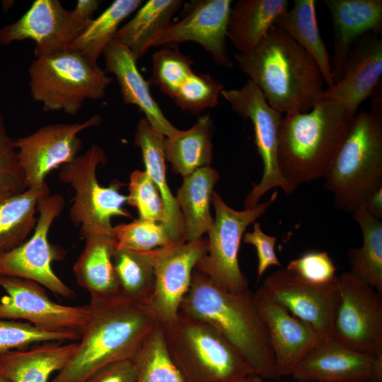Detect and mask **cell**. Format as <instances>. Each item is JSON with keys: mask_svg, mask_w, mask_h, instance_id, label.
Here are the masks:
<instances>
[{"mask_svg": "<svg viewBox=\"0 0 382 382\" xmlns=\"http://www.w3.org/2000/svg\"><path fill=\"white\" fill-rule=\"evenodd\" d=\"M88 306L90 316L76 350L50 382H87L106 366L132 359L158 324L149 304L120 295Z\"/></svg>", "mask_w": 382, "mask_h": 382, "instance_id": "obj_1", "label": "cell"}, {"mask_svg": "<svg viewBox=\"0 0 382 382\" xmlns=\"http://www.w3.org/2000/svg\"><path fill=\"white\" fill-rule=\"evenodd\" d=\"M253 293L228 292L193 270L178 313L199 319L216 330L263 379L278 380L267 328L253 302Z\"/></svg>", "mask_w": 382, "mask_h": 382, "instance_id": "obj_2", "label": "cell"}, {"mask_svg": "<svg viewBox=\"0 0 382 382\" xmlns=\"http://www.w3.org/2000/svg\"><path fill=\"white\" fill-rule=\"evenodd\" d=\"M234 58L278 112H306L318 102L323 80L317 64L277 26L253 48L236 53Z\"/></svg>", "mask_w": 382, "mask_h": 382, "instance_id": "obj_3", "label": "cell"}, {"mask_svg": "<svg viewBox=\"0 0 382 382\" xmlns=\"http://www.w3.org/2000/svg\"><path fill=\"white\" fill-rule=\"evenodd\" d=\"M354 115L337 101L322 100L308 112L286 113L283 117L277 159L286 193L323 178Z\"/></svg>", "mask_w": 382, "mask_h": 382, "instance_id": "obj_4", "label": "cell"}, {"mask_svg": "<svg viewBox=\"0 0 382 382\" xmlns=\"http://www.w3.org/2000/svg\"><path fill=\"white\" fill-rule=\"evenodd\" d=\"M323 178L335 207L351 214L382 187V119L357 112Z\"/></svg>", "mask_w": 382, "mask_h": 382, "instance_id": "obj_5", "label": "cell"}, {"mask_svg": "<svg viewBox=\"0 0 382 382\" xmlns=\"http://www.w3.org/2000/svg\"><path fill=\"white\" fill-rule=\"evenodd\" d=\"M161 325L185 382H236L253 374L229 342L204 321L178 313Z\"/></svg>", "mask_w": 382, "mask_h": 382, "instance_id": "obj_6", "label": "cell"}, {"mask_svg": "<svg viewBox=\"0 0 382 382\" xmlns=\"http://www.w3.org/2000/svg\"><path fill=\"white\" fill-rule=\"evenodd\" d=\"M29 87L34 100L45 111L75 115L85 100L105 97L112 79L97 64L66 50L37 57L28 68Z\"/></svg>", "mask_w": 382, "mask_h": 382, "instance_id": "obj_7", "label": "cell"}, {"mask_svg": "<svg viewBox=\"0 0 382 382\" xmlns=\"http://www.w3.org/2000/svg\"><path fill=\"white\" fill-rule=\"evenodd\" d=\"M106 162L105 151L96 144H92L83 154L63 165L58 175L60 181L70 185L74 191L69 217L80 228L83 238L92 236L115 238L111 219L132 218L124 207L127 196L120 192L125 184L114 180L104 187L98 181L97 167Z\"/></svg>", "mask_w": 382, "mask_h": 382, "instance_id": "obj_8", "label": "cell"}, {"mask_svg": "<svg viewBox=\"0 0 382 382\" xmlns=\"http://www.w3.org/2000/svg\"><path fill=\"white\" fill-rule=\"evenodd\" d=\"M278 197L274 191L270 198L250 209L236 211L228 207L216 192L212 202L215 219L209 231L207 250L195 265V270L209 277L222 289L232 294L250 290L248 279L242 272L238 253L247 227L262 216Z\"/></svg>", "mask_w": 382, "mask_h": 382, "instance_id": "obj_9", "label": "cell"}, {"mask_svg": "<svg viewBox=\"0 0 382 382\" xmlns=\"http://www.w3.org/2000/svg\"><path fill=\"white\" fill-rule=\"evenodd\" d=\"M64 205V198L60 194L39 197L38 217L31 237L0 257V275L33 281L63 298L71 299L75 296L74 291L52 268V262L63 258L65 251L48 239L50 228Z\"/></svg>", "mask_w": 382, "mask_h": 382, "instance_id": "obj_10", "label": "cell"}, {"mask_svg": "<svg viewBox=\"0 0 382 382\" xmlns=\"http://www.w3.org/2000/svg\"><path fill=\"white\" fill-rule=\"evenodd\" d=\"M333 338L373 356L382 354V300L349 272L337 277Z\"/></svg>", "mask_w": 382, "mask_h": 382, "instance_id": "obj_11", "label": "cell"}, {"mask_svg": "<svg viewBox=\"0 0 382 382\" xmlns=\"http://www.w3.org/2000/svg\"><path fill=\"white\" fill-rule=\"evenodd\" d=\"M221 96L234 112L251 121L257 152L263 163L260 183L253 185L244 200L245 209H250L257 205L260 198L271 189L280 187L284 192L286 190L277 159L278 134L282 113L268 104L262 91L249 79L241 88H224Z\"/></svg>", "mask_w": 382, "mask_h": 382, "instance_id": "obj_12", "label": "cell"}, {"mask_svg": "<svg viewBox=\"0 0 382 382\" xmlns=\"http://www.w3.org/2000/svg\"><path fill=\"white\" fill-rule=\"evenodd\" d=\"M0 318L20 320L42 329L81 333L90 316L88 306L53 301L43 286L33 281L0 275Z\"/></svg>", "mask_w": 382, "mask_h": 382, "instance_id": "obj_13", "label": "cell"}, {"mask_svg": "<svg viewBox=\"0 0 382 382\" xmlns=\"http://www.w3.org/2000/svg\"><path fill=\"white\" fill-rule=\"evenodd\" d=\"M100 121V116L96 115L82 123L48 125L14 140L28 187L36 190L47 187L46 176L78 156L82 148L79 133L98 125Z\"/></svg>", "mask_w": 382, "mask_h": 382, "instance_id": "obj_14", "label": "cell"}, {"mask_svg": "<svg viewBox=\"0 0 382 382\" xmlns=\"http://www.w3.org/2000/svg\"><path fill=\"white\" fill-rule=\"evenodd\" d=\"M91 20L57 0H35L19 19L0 29V45L30 39L35 58L55 54L66 51Z\"/></svg>", "mask_w": 382, "mask_h": 382, "instance_id": "obj_15", "label": "cell"}, {"mask_svg": "<svg viewBox=\"0 0 382 382\" xmlns=\"http://www.w3.org/2000/svg\"><path fill=\"white\" fill-rule=\"evenodd\" d=\"M207 250V239L201 238L173 242L146 252L154 274L149 306L160 325L168 323L178 316L195 265Z\"/></svg>", "mask_w": 382, "mask_h": 382, "instance_id": "obj_16", "label": "cell"}, {"mask_svg": "<svg viewBox=\"0 0 382 382\" xmlns=\"http://www.w3.org/2000/svg\"><path fill=\"white\" fill-rule=\"evenodd\" d=\"M231 0H195L185 4L181 20L170 23L152 40L150 47H178L193 42L209 52L219 65L232 68L226 45Z\"/></svg>", "mask_w": 382, "mask_h": 382, "instance_id": "obj_17", "label": "cell"}, {"mask_svg": "<svg viewBox=\"0 0 382 382\" xmlns=\"http://www.w3.org/2000/svg\"><path fill=\"white\" fill-rule=\"evenodd\" d=\"M337 279L328 284L306 282L286 267L269 275L262 286L291 315L311 325L323 339L333 337Z\"/></svg>", "mask_w": 382, "mask_h": 382, "instance_id": "obj_18", "label": "cell"}, {"mask_svg": "<svg viewBox=\"0 0 382 382\" xmlns=\"http://www.w3.org/2000/svg\"><path fill=\"white\" fill-rule=\"evenodd\" d=\"M253 296L270 337L277 376L291 375L303 357L324 339L311 325L275 302L262 286Z\"/></svg>", "mask_w": 382, "mask_h": 382, "instance_id": "obj_19", "label": "cell"}, {"mask_svg": "<svg viewBox=\"0 0 382 382\" xmlns=\"http://www.w3.org/2000/svg\"><path fill=\"white\" fill-rule=\"evenodd\" d=\"M381 76L382 40L373 35H366L352 47L340 79L323 89L319 100L337 101L356 115L361 103L381 83Z\"/></svg>", "mask_w": 382, "mask_h": 382, "instance_id": "obj_20", "label": "cell"}, {"mask_svg": "<svg viewBox=\"0 0 382 382\" xmlns=\"http://www.w3.org/2000/svg\"><path fill=\"white\" fill-rule=\"evenodd\" d=\"M374 356L349 347L335 338L323 340L291 373L299 382H367Z\"/></svg>", "mask_w": 382, "mask_h": 382, "instance_id": "obj_21", "label": "cell"}, {"mask_svg": "<svg viewBox=\"0 0 382 382\" xmlns=\"http://www.w3.org/2000/svg\"><path fill=\"white\" fill-rule=\"evenodd\" d=\"M104 71L115 76L125 104L134 105L142 112L147 121L166 138L181 134L164 115L150 91V83L139 72L137 61L124 45L112 40L104 49Z\"/></svg>", "mask_w": 382, "mask_h": 382, "instance_id": "obj_22", "label": "cell"}, {"mask_svg": "<svg viewBox=\"0 0 382 382\" xmlns=\"http://www.w3.org/2000/svg\"><path fill=\"white\" fill-rule=\"evenodd\" d=\"M332 17L334 31L331 66L335 83L341 77L342 69L354 42L372 31L382 28L381 0H324Z\"/></svg>", "mask_w": 382, "mask_h": 382, "instance_id": "obj_23", "label": "cell"}, {"mask_svg": "<svg viewBox=\"0 0 382 382\" xmlns=\"http://www.w3.org/2000/svg\"><path fill=\"white\" fill-rule=\"evenodd\" d=\"M77 342L42 343L0 354V374L10 382H50L74 354Z\"/></svg>", "mask_w": 382, "mask_h": 382, "instance_id": "obj_24", "label": "cell"}, {"mask_svg": "<svg viewBox=\"0 0 382 382\" xmlns=\"http://www.w3.org/2000/svg\"><path fill=\"white\" fill-rule=\"evenodd\" d=\"M74 265L77 283L91 296V301H101L120 295L113 266L116 249L115 238L92 236Z\"/></svg>", "mask_w": 382, "mask_h": 382, "instance_id": "obj_25", "label": "cell"}, {"mask_svg": "<svg viewBox=\"0 0 382 382\" xmlns=\"http://www.w3.org/2000/svg\"><path fill=\"white\" fill-rule=\"evenodd\" d=\"M219 178L218 172L210 166L199 168L183 178L175 199L183 218L185 241L199 240L210 231L214 222L210 203Z\"/></svg>", "mask_w": 382, "mask_h": 382, "instance_id": "obj_26", "label": "cell"}, {"mask_svg": "<svg viewBox=\"0 0 382 382\" xmlns=\"http://www.w3.org/2000/svg\"><path fill=\"white\" fill-rule=\"evenodd\" d=\"M164 137L146 118L137 126L134 144L141 151L145 172L158 187L168 216L166 229L174 242L185 241L180 211L168 185L166 178Z\"/></svg>", "mask_w": 382, "mask_h": 382, "instance_id": "obj_27", "label": "cell"}, {"mask_svg": "<svg viewBox=\"0 0 382 382\" xmlns=\"http://www.w3.org/2000/svg\"><path fill=\"white\" fill-rule=\"evenodd\" d=\"M286 0H239L231 7L227 37L238 52L253 48L288 10Z\"/></svg>", "mask_w": 382, "mask_h": 382, "instance_id": "obj_28", "label": "cell"}, {"mask_svg": "<svg viewBox=\"0 0 382 382\" xmlns=\"http://www.w3.org/2000/svg\"><path fill=\"white\" fill-rule=\"evenodd\" d=\"M274 25L299 44L317 64L323 82L335 83L331 57L320 34L314 0H296L293 7L282 14Z\"/></svg>", "mask_w": 382, "mask_h": 382, "instance_id": "obj_29", "label": "cell"}, {"mask_svg": "<svg viewBox=\"0 0 382 382\" xmlns=\"http://www.w3.org/2000/svg\"><path fill=\"white\" fill-rule=\"evenodd\" d=\"M182 4L181 0L146 1L117 30L112 40L126 47L137 61L150 48L154 37L172 22Z\"/></svg>", "mask_w": 382, "mask_h": 382, "instance_id": "obj_30", "label": "cell"}, {"mask_svg": "<svg viewBox=\"0 0 382 382\" xmlns=\"http://www.w3.org/2000/svg\"><path fill=\"white\" fill-rule=\"evenodd\" d=\"M212 129V119L206 114L179 136L165 137V158L170 163L173 172L185 178L199 168L209 166L213 156Z\"/></svg>", "mask_w": 382, "mask_h": 382, "instance_id": "obj_31", "label": "cell"}, {"mask_svg": "<svg viewBox=\"0 0 382 382\" xmlns=\"http://www.w3.org/2000/svg\"><path fill=\"white\" fill-rule=\"evenodd\" d=\"M362 233V245L350 248L347 255L353 275L382 295V222L366 211L364 204L352 213Z\"/></svg>", "mask_w": 382, "mask_h": 382, "instance_id": "obj_32", "label": "cell"}, {"mask_svg": "<svg viewBox=\"0 0 382 382\" xmlns=\"http://www.w3.org/2000/svg\"><path fill=\"white\" fill-rule=\"evenodd\" d=\"M50 194V188L25 191L0 198V257L21 245L34 230L37 218V202Z\"/></svg>", "mask_w": 382, "mask_h": 382, "instance_id": "obj_33", "label": "cell"}, {"mask_svg": "<svg viewBox=\"0 0 382 382\" xmlns=\"http://www.w3.org/2000/svg\"><path fill=\"white\" fill-rule=\"evenodd\" d=\"M141 4V0L114 1L99 16L91 20L67 50L79 53L91 64H97L121 23Z\"/></svg>", "mask_w": 382, "mask_h": 382, "instance_id": "obj_34", "label": "cell"}, {"mask_svg": "<svg viewBox=\"0 0 382 382\" xmlns=\"http://www.w3.org/2000/svg\"><path fill=\"white\" fill-rule=\"evenodd\" d=\"M112 261L120 295L149 305L154 274L148 253L116 248Z\"/></svg>", "mask_w": 382, "mask_h": 382, "instance_id": "obj_35", "label": "cell"}, {"mask_svg": "<svg viewBox=\"0 0 382 382\" xmlns=\"http://www.w3.org/2000/svg\"><path fill=\"white\" fill-rule=\"evenodd\" d=\"M132 359L136 382H185L170 357L159 323L144 340Z\"/></svg>", "mask_w": 382, "mask_h": 382, "instance_id": "obj_36", "label": "cell"}, {"mask_svg": "<svg viewBox=\"0 0 382 382\" xmlns=\"http://www.w3.org/2000/svg\"><path fill=\"white\" fill-rule=\"evenodd\" d=\"M152 74L150 84L159 89L172 99L180 86L194 71L192 61L182 53L178 47L163 46L152 56Z\"/></svg>", "mask_w": 382, "mask_h": 382, "instance_id": "obj_37", "label": "cell"}, {"mask_svg": "<svg viewBox=\"0 0 382 382\" xmlns=\"http://www.w3.org/2000/svg\"><path fill=\"white\" fill-rule=\"evenodd\" d=\"M79 338L78 332L47 330L24 321L0 318V354L32 345L76 342Z\"/></svg>", "mask_w": 382, "mask_h": 382, "instance_id": "obj_38", "label": "cell"}, {"mask_svg": "<svg viewBox=\"0 0 382 382\" xmlns=\"http://www.w3.org/2000/svg\"><path fill=\"white\" fill-rule=\"evenodd\" d=\"M116 248L145 253L174 242L163 224L145 219L113 226Z\"/></svg>", "mask_w": 382, "mask_h": 382, "instance_id": "obj_39", "label": "cell"}, {"mask_svg": "<svg viewBox=\"0 0 382 382\" xmlns=\"http://www.w3.org/2000/svg\"><path fill=\"white\" fill-rule=\"evenodd\" d=\"M224 86L209 74L192 73L173 98L175 104L183 110L199 114L214 108Z\"/></svg>", "mask_w": 382, "mask_h": 382, "instance_id": "obj_40", "label": "cell"}, {"mask_svg": "<svg viewBox=\"0 0 382 382\" xmlns=\"http://www.w3.org/2000/svg\"><path fill=\"white\" fill-rule=\"evenodd\" d=\"M127 204L134 207L139 218L163 224L168 219L160 192L145 171L136 170L129 178Z\"/></svg>", "mask_w": 382, "mask_h": 382, "instance_id": "obj_41", "label": "cell"}, {"mask_svg": "<svg viewBox=\"0 0 382 382\" xmlns=\"http://www.w3.org/2000/svg\"><path fill=\"white\" fill-rule=\"evenodd\" d=\"M28 188L14 140L8 134L0 112V198L20 194Z\"/></svg>", "mask_w": 382, "mask_h": 382, "instance_id": "obj_42", "label": "cell"}, {"mask_svg": "<svg viewBox=\"0 0 382 382\" xmlns=\"http://www.w3.org/2000/svg\"><path fill=\"white\" fill-rule=\"evenodd\" d=\"M286 268L303 281L316 285L335 282L336 267L325 251H308L291 260Z\"/></svg>", "mask_w": 382, "mask_h": 382, "instance_id": "obj_43", "label": "cell"}, {"mask_svg": "<svg viewBox=\"0 0 382 382\" xmlns=\"http://www.w3.org/2000/svg\"><path fill=\"white\" fill-rule=\"evenodd\" d=\"M253 224L252 232H247L243 236V241L253 245L257 255V281L265 272L271 266L282 267L274 251L277 238L265 233L258 222Z\"/></svg>", "mask_w": 382, "mask_h": 382, "instance_id": "obj_44", "label": "cell"}, {"mask_svg": "<svg viewBox=\"0 0 382 382\" xmlns=\"http://www.w3.org/2000/svg\"><path fill=\"white\" fill-rule=\"evenodd\" d=\"M87 382H136L132 359L119 361L103 368Z\"/></svg>", "mask_w": 382, "mask_h": 382, "instance_id": "obj_45", "label": "cell"}, {"mask_svg": "<svg viewBox=\"0 0 382 382\" xmlns=\"http://www.w3.org/2000/svg\"><path fill=\"white\" fill-rule=\"evenodd\" d=\"M364 205L369 214L378 220H381L382 187L371 194L365 200Z\"/></svg>", "mask_w": 382, "mask_h": 382, "instance_id": "obj_46", "label": "cell"}, {"mask_svg": "<svg viewBox=\"0 0 382 382\" xmlns=\"http://www.w3.org/2000/svg\"><path fill=\"white\" fill-rule=\"evenodd\" d=\"M367 382H382V354L374 356Z\"/></svg>", "mask_w": 382, "mask_h": 382, "instance_id": "obj_47", "label": "cell"}, {"mask_svg": "<svg viewBox=\"0 0 382 382\" xmlns=\"http://www.w3.org/2000/svg\"><path fill=\"white\" fill-rule=\"evenodd\" d=\"M236 382H264V379L255 374H251Z\"/></svg>", "mask_w": 382, "mask_h": 382, "instance_id": "obj_48", "label": "cell"}, {"mask_svg": "<svg viewBox=\"0 0 382 382\" xmlns=\"http://www.w3.org/2000/svg\"><path fill=\"white\" fill-rule=\"evenodd\" d=\"M0 382H10L4 376L0 374Z\"/></svg>", "mask_w": 382, "mask_h": 382, "instance_id": "obj_49", "label": "cell"}]
</instances>
